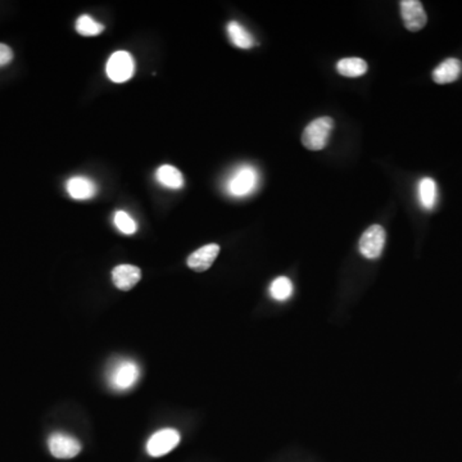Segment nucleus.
Segmentation results:
<instances>
[{
    "mask_svg": "<svg viewBox=\"0 0 462 462\" xmlns=\"http://www.w3.org/2000/svg\"><path fill=\"white\" fill-rule=\"evenodd\" d=\"M140 376L139 366L131 360H121L116 362L111 373H109V383L112 388L116 390H128L135 385Z\"/></svg>",
    "mask_w": 462,
    "mask_h": 462,
    "instance_id": "nucleus-3",
    "label": "nucleus"
},
{
    "mask_svg": "<svg viewBox=\"0 0 462 462\" xmlns=\"http://www.w3.org/2000/svg\"><path fill=\"white\" fill-rule=\"evenodd\" d=\"M334 129L332 117H320L308 123L302 134V144L308 151H323L328 146Z\"/></svg>",
    "mask_w": 462,
    "mask_h": 462,
    "instance_id": "nucleus-2",
    "label": "nucleus"
},
{
    "mask_svg": "<svg viewBox=\"0 0 462 462\" xmlns=\"http://www.w3.org/2000/svg\"><path fill=\"white\" fill-rule=\"evenodd\" d=\"M48 446L56 459H73L82 452V443L65 433H53L49 437Z\"/></svg>",
    "mask_w": 462,
    "mask_h": 462,
    "instance_id": "nucleus-6",
    "label": "nucleus"
},
{
    "mask_svg": "<svg viewBox=\"0 0 462 462\" xmlns=\"http://www.w3.org/2000/svg\"><path fill=\"white\" fill-rule=\"evenodd\" d=\"M180 442L178 430L162 429L149 438L146 443V452L152 457H161L171 452Z\"/></svg>",
    "mask_w": 462,
    "mask_h": 462,
    "instance_id": "nucleus-7",
    "label": "nucleus"
},
{
    "mask_svg": "<svg viewBox=\"0 0 462 462\" xmlns=\"http://www.w3.org/2000/svg\"><path fill=\"white\" fill-rule=\"evenodd\" d=\"M369 66L362 58H343L337 63V71L344 77H360L367 72Z\"/></svg>",
    "mask_w": 462,
    "mask_h": 462,
    "instance_id": "nucleus-16",
    "label": "nucleus"
},
{
    "mask_svg": "<svg viewBox=\"0 0 462 462\" xmlns=\"http://www.w3.org/2000/svg\"><path fill=\"white\" fill-rule=\"evenodd\" d=\"M106 71L111 82L117 84L129 82L135 72L134 58L125 50L116 52L108 59Z\"/></svg>",
    "mask_w": 462,
    "mask_h": 462,
    "instance_id": "nucleus-4",
    "label": "nucleus"
},
{
    "mask_svg": "<svg viewBox=\"0 0 462 462\" xmlns=\"http://www.w3.org/2000/svg\"><path fill=\"white\" fill-rule=\"evenodd\" d=\"M68 195L76 201H88L97 194L98 187L93 180L84 176L70 178L66 184Z\"/></svg>",
    "mask_w": 462,
    "mask_h": 462,
    "instance_id": "nucleus-11",
    "label": "nucleus"
},
{
    "mask_svg": "<svg viewBox=\"0 0 462 462\" xmlns=\"http://www.w3.org/2000/svg\"><path fill=\"white\" fill-rule=\"evenodd\" d=\"M13 59V52L6 44H0V67L7 66Z\"/></svg>",
    "mask_w": 462,
    "mask_h": 462,
    "instance_id": "nucleus-20",
    "label": "nucleus"
},
{
    "mask_svg": "<svg viewBox=\"0 0 462 462\" xmlns=\"http://www.w3.org/2000/svg\"><path fill=\"white\" fill-rule=\"evenodd\" d=\"M141 279V270L132 265H120L112 271V280L116 288L128 292L138 284Z\"/></svg>",
    "mask_w": 462,
    "mask_h": 462,
    "instance_id": "nucleus-10",
    "label": "nucleus"
},
{
    "mask_svg": "<svg viewBox=\"0 0 462 462\" xmlns=\"http://www.w3.org/2000/svg\"><path fill=\"white\" fill-rule=\"evenodd\" d=\"M270 294L271 297L279 302L289 300L293 294V284L289 277L280 276L270 285Z\"/></svg>",
    "mask_w": 462,
    "mask_h": 462,
    "instance_id": "nucleus-17",
    "label": "nucleus"
},
{
    "mask_svg": "<svg viewBox=\"0 0 462 462\" xmlns=\"http://www.w3.org/2000/svg\"><path fill=\"white\" fill-rule=\"evenodd\" d=\"M401 16L406 29L411 33L420 31L428 22L426 12L419 0L401 1Z\"/></svg>",
    "mask_w": 462,
    "mask_h": 462,
    "instance_id": "nucleus-8",
    "label": "nucleus"
},
{
    "mask_svg": "<svg viewBox=\"0 0 462 462\" xmlns=\"http://www.w3.org/2000/svg\"><path fill=\"white\" fill-rule=\"evenodd\" d=\"M76 31L82 36H97L105 31V26L98 24L94 18L88 15H84L76 21Z\"/></svg>",
    "mask_w": 462,
    "mask_h": 462,
    "instance_id": "nucleus-18",
    "label": "nucleus"
},
{
    "mask_svg": "<svg viewBox=\"0 0 462 462\" xmlns=\"http://www.w3.org/2000/svg\"><path fill=\"white\" fill-rule=\"evenodd\" d=\"M155 178L163 187L174 189V190L181 189L185 184L183 174L176 167L170 166V164L161 166L155 172Z\"/></svg>",
    "mask_w": 462,
    "mask_h": 462,
    "instance_id": "nucleus-14",
    "label": "nucleus"
},
{
    "mask_svg": "<svg viewBox=\"0 0 462 462\" xmlns=\"http://www.w3.org/2000/svg\"><path fill=\"white\" fill-rule=\"evenodd\" d=\"M259 172L248 164H244L242 167L236 169L233 175L227 178L226 193L236 198H244L256 192L259 187Z\"/></svg>",
    "mask_w": 462,
    "mask_h": 462,
    "instance_id": "nucleus-1",
    "label": "nucleus"
},
{
    "mask_svg": "<svg viewBox=\"0 0 462 462\" xmlns=\"http://www.w3.org/2000/svg\"><path fill=\"white\" fill-rule=\"evenodd\" d=\"M462 73V62L457 58H448L433 71V80L439 85L457 82Z\"/></svg>",
    "mask_w": 462,
    "mask_h": 462,
    "instance_id": "nucleus-12",
    "label": "nucleus"
},
{
    "mask_svg": "<svg viewBox=\"0 0 462 462\" xmlns=\"http://www.w3.org/2000/svg\"><path fill=\"white\" fill-rule=\"evenodd\" d=\"M114 226L118 229V231L125 236H132L137 233V222L131 217L128 212L117 211L114 213Z\"/></svg>",
    "mask_w": 462,
    "mask_h": 462,
    "instance_id": "nucleus-19",
    "label": "nucleus"
},
{
    "mask_svg": "<svg viewBox=\"0 0 462 462\" xmlns=\"http://www.w3.org/2000/svg\"><path fill=\"white\" fill-rule=\"evenodd\" d=\"M226 31L229 39L236 48L251 49L256 45L253 35L236 21L227 24Z\"/></svg>",
    "mask_w": 462,
    "mask_h": 462,
    "instance_id": "nucleus-13",
    "label": "nucleus"
},
{
    "mask_svg": "<svg viewBox=\"0 0 462 462\" xmlns=\"http://www.w3.org/2000/svg\"><path fill=\"white\" fill-rule=\"evenodd\" d=\"M387 240V233L380 225H373L366 230L361 236L358 248L361 254L369 260L379 259L384 249Z\"/></svg>",
    "mask_w": 462,
    "mask_h": 462,
    "instance_id": "nucleus-5",
    "label": "nucleus"
},
{
    "mask_svg": "<svg viewBox=\"0 0 462 462\" xmlns=\"http://www.w3.org/2000/svg\"><path fill=\"white\" fill-rule=\"evenodd\" d=\"M220 253V247L217 244L212 243L204 245L198 251L193 252L187 257V266L197 272H203L211 268L215 260L217 259Z\"/></svg>",
    "mask_w": 462,
    "mask_h": 462,
    "instance_id": "nucleus-9",
    "label": "nucleus"
},
{
    "mask_svg": "<svg viewBox=\"0 0 462 462\" xmlns=\"http://www.w3.org/2000/svg\"><path fill=\"white\" fill-rule=\"evenodd\" d=\"M417 193H419V201H420L422 208L426 211H431L436 207L437 198H438V189H437L436 181L430 178H422L419 183Z\"/></svg>",
    "mask_w": 462,
    "mask_h": 462,
    "instance_id": "nucleus-15",
    "label": "nucleus"
}]
</instances>
